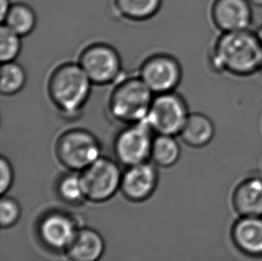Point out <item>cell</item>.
<instances>
[{
  "mask_svg": "<svg viewBox=\"0 0 262 261\" xmlns=\"http://www.w3.org/2000/svg\"><path fill=\"white\" fill-rule=\"evenodd\" d=\"M216 134L212 120L202 113H190L181 130V140L191 148H200L209 145Z\"/></svg>",
  "mask_w": 262,
  "mask_h": 261,
  "instance_id": "cell-16",
  "label": "cell"
},
{
  "mask_svg": "<svg viewBox=\"0 0 262 261\" xmlns=\"http://www.w3.org/2000/svg\"><path fill=\"white\" fill-rule=\"evenodd\" d=\"M155 94L140 76L119 80L108 98L110 115L123 124L146 120Z\"/></svg>",
  "mask_w": 262,
  "mask_h": 261,
  "instance_id": "cell-3",
  "label": "cell"
},
{
  "mask_svg": "<svg viewBox=\"0 0 262 261\" xmlns=\"http://www.w3.org/2000/svg\"><path fill=\"white\" fill-rule=\"evenodd\" d=\"M11 4L9 0H0V20L3 23L10 9Z\"/></svg>",
  "mask_w": 262,
  "mask_h": 261,
  "instance_id": "cell-25",
  "label": "cell"
},
{
  "mask_svg": "<svg viewBox=\"0 0 262 261\" xmlns=\"http://www.w3.org/2000/svg\"><path fill=\"white\" fill-rule=\"evenodd\" d=\"M26 83V73L16 62L2 63L0 68V92L4 96H13L21 92Z\"/></svg>",
  "mask_w": 262,
  "mask_h": 261,
  "instance_id": "cell-21",
  "label": "cell"
},
{
  "mask_svg": "<svg viewBox=\"0 0 262 261\" xmlns=\"http://www.w3.org/2000/svg\"><path fill=\"white\" fill-rule=\"evenodd\" d=\"M21 37L7 25L0 29V60L1 63L12 62L17 58L21 50Z\"/></svg>",
  "mask_w": 262,
  "mask_h": 261,
  "instance_id": "cell-22",
  "label": "cell"
},
{
  "mask_svg": "<svg viewBox=\"0 0 262 261\" xmlns=\"http://www.w3.org/2000/svg\"><path fill=\"white\" fill-rule=\"evenodd\" d=\"M87 201H110L120 190L123 172L113 159L100 157L81 172Z\"/></svg>",
  "mask_w": 262,
  "mask_h": 261,
  "instance_id": "cell-7",
  "label": "cell"
},
{
  "mask_svg": "<svg viewBox=\"0 0 262 261\" xmlns=\"http://www.w3.org/2000/svg\"><path fill=\"white\" fill-rule=\"evenodd\" d=\"M162 0H114V6L122 17L131 21H146L158 14Z\"/></svg>",
  "mask_w": 262,
  "mask_h": 261,
  "instance_id": "cell-18",
  "label": "cell"
},
{
  "mask_svg": "<svg viewBox=\"0 0 262 261\" xmlns=\"http://www.w3.org/2000/svg\"><path fill=\"white\" fill-rule=\"evenodd\" d=\"M252 7L249 0H214L210 16L221 33L245 31L253 21Z\"/></svg>",
  "mask_w": 262,
  "mask_h": 261,
  "instance_id": "cell-11",
  "label": "cell"
},
{
  "mask_svg": "<svg viewBox=\"0 0 262 261\" xmlns=\"http://www.w3.org/2000/svg\"><path fill=\"white\" fill-rule=\"evenodd\" d=\"M139 76L155 94L176 91L183 77L179 61L168 54L152 55L143 61Z\"/></svg>",
  "mask_w": 262,
  "mask_h": 261,
  "instance_id": "cell-9",
  "label": "cell"
},
{
  "mask_svg": "<svg viewBox=\"0 0 262 261\" xmlns=\"http://www.w3.org/2000/svg\"><path fill=\"white\" fill-rule=\"evenodd\" d=\"M92 82L77 63H63L54 69L48 80L50 101L66 115L78 114L89 99Z\"/></svg>",
  "mask_w": 262,
  "mask_h": 261,
  "instance_id": "cell-2",
  "label": "cell"
},
{
  "mask_svg": "<svg viewBox=\"0 0 262 261\" xmlns=\"http://www.w3.org/2000/svg\"><path fill=\"white\" fill-rule=\"evenodd\" d=\"M190 115L185 99L174 92L154 96L146 118L154 134L179 135Z\"/></svg>",
  "mask_w": 262,
  "mask_h": 261,
  "instance_id": "cell-5",
  "label": "cell"
},
{
  "mask_svg": "<svg viewBox=\"0 0 262 261\" xmlns=\"http://www.w3.org/2000/svg\"><path fill=\"white\" fill-rule=\"evenodd\" d=\"M55 151L64 167L77 173L101 157L99 140L90 130L82 128L70 129L61 134L56 142Z\"/></svg>",
  "mask_w": 262,
  "mask_h": 261,
  "instance_id": "cell-4",
  "label": "cell"
},
{
  "mask_svg": "<svg viewBox=\"0 0 262 261\" xmlns=\"http://www.w3.org/2000/svg\"><path fill=\"white\" fill-rule=\"evenodd\" d=\"M254 33H255L257 39H258L259 42L261 44L262 46V24L259 25L258 28L256 29L255 31H254Z\"/></svg>",
  "mask_w": 262,
  "mask_h": 261,
  "instance_id": "cell-26",
  "label": "cell"
},
{
  "mask_svg": "<svg viewBox=\"0 0 262 261\" xmlns=\"http://www.w3.org/2000/svg\"><path fill=\"white\" fill-rule=\"evenodd\" d=\"M259 71H261L262 72V55H261V59H260V69Z\"/></svg>",
  "mask_w": 262,
  "mask_h": 261,
  "instance_id": "cell-28",
  "label": "cell"
},
{
  "mask_svg": "<svg viewBox=\"0 0 262 261\" xmlns=\"http://www.w3.org/2000/svg\"><path fill=\"white\" fill-rule=\"evenodd\" d=\"M252 7H262V0H249Z\"/></svg>",
  "mask_w": 262,
  "mask_h": 261,
  "instance_id": "cell-27",
  "label": "cell"
},
{
  "mask_svg": "<svg viewBox=\"0 0 262 261\" xmlns=\"http://www.w3.org/2000/svg\"><path fill=\"white\" fill-rule=\"evenodd\" d=\"M156 165L149 161L127 166L122 176L120 190L132 202H143L151 197L159 183Z\"/></svg>",
  "mask_w": 262,
  "mask_h": 261,
  "instance_id": "cell-12",
  "label": "cell"
},
{
  "mask_svg": "<svg viewBox=\"0 0 262 261\" xmlns=\"http://www.w3.org/2000/svg\"><path fill=\"white\" fill-rule=\"evenodd\" d=\"M79 229L78 223L71 214L53 210L39 219L37 233L47 249L56 252H66Z\"/></svg>",
  "mask_w": 262,
  "mask_h": 261,
  "instance_id": "cell-10",
  "label": "cell"
},
{
  "mask_svg": "<svg viewBox=\"0 0 262 261\" xmlns=\"http://www.w3.org/2000/svg\"><path fill=\"white\" fill-rule=\"evenodd\" d=\"M154 132L146 120L127 124L115 139L114 151L118 161L131 166L150 159Z\"/></svg>",
  "mask_w": 262,
  "mask_h": 261,
  "instance_id": "cell-8",
  "label": "cell"
},
{
  "mask_svg": "<svg viewBox=\"0 0 262 261\" xmlns=\"http://www.w3.org/2000/svg\"><path fill=\"white\" fill-rule=\"evenodd\" d=\"M78 64L92 84L107 85L120 77L122 60L117 50L106 43L95 42L80 53Z\"/></svg>",
  "mask_w": 262,
  "mask_h": 261,
  "instance_id": "cell-6",
  "label": "cell"
},
{
  "mask_svg": "<svg viewBox=\"0 0 262 261\" xmlns=\"http://www.w3.org/2000/svg\"><path fill=\"white\" fill-rule=\"evenodd\" d=\"M57 192L66 204L79 206L87 201L81 173L72 172L64 175L57 181Z\"/></svg>",
  "mask_w": 262,
  "mask_h": 261,
  "instance_id": "cell-20",
  "label": "cell"
},
{
  "mask_svg": "<svg viewBox=\"0 0 262 261\" xmlns=\"http://www.w3.org/2000/svg\"><path fill=\"white\" fill-rule=\"evenodd\" d=\"M235 248L250 258H262V216H239L231 228Z\"/></svg>",
  "mask_w": 262,
  "mask_h": 261,
  "instance_id": "cell-13",
  "label": "cell"
},
{
  "mask_svg": "<svg viewBox=\"0 0 262 261\" xmlns=\"http://www.w3.org/2000/svg\"><path fill=\"white\" fill-rule=\"evenodd\" d=\"M181 148L176 136L156 134L153 139L150 159L160 167H171L180 159Z\"/></svg>",
  "mask_w": 262,
  "mask_h": 261,
  "instance_id": "cell-17",
  "label": "cell"
},
{
  "mask_svg": "<svg viewBox=\"0 0 262 261\" xmlns=\"http://www.w3.org/2000/svg\"><path fill=\"white\" fill-rule=\"evenodd\" d=\"M2 25H7L8 28L23 38L30 35L34 31L37 25V16L35 12L28 5L13 4Z\"/></svg>",
  "mask_w": 262,
  "mask_h": 261,
  "instance_id": "cell-19",
  "label": "cell"
},
{
  "mask_svg": "<svg viewBox=\"0 0 262 261\" xmlns=\"http://www.w3.org/2000/svg\"><path fill=\"white\" fill-rule=\"evenodd\" d=\"M14 170L10 161L5 157L0 159V193L4 195L9 191L14 182Z\"/></svg>",
  "mask_w": 262,
  "mask_h": 261,
  "instance_id": "cell-24",
  "label": "cell"
},
{
  "mask_svg": "<svg viewBox=\"0 0 262 261\" xmlns=\"http://www.w3.org/2000/svg\"><path fill=\"white\" fill-rule=\"evenodd\" d=\"M231 200L239 216H262V177L242 180L234 187Z\"/></svg>",
  "mask_w": 262,
  "mask_h": 261,
  "instance_id": "cell-14",
  "label": "cell"
},
{
  "mask_svg": "<svg viewBox=\"0 0 262 261\" xmlns=\"http://www.w3.org/2000/svg\"><path fill=\"white\" fill-rule=\"evenodd\" d=\"M21 209L16 200L3 197L0 201V226L4 229L10 228L19 221Z\"/></svg>",
  "mask_w": 262,
  "mask_h": 261,
  "instance_id": "cell-23",
  "label": "cell"
},
{
  "mask_svg": "<svg viewBox=\"0 0 262 261\" xmlns=\"http://www.w3.org/2000/svg\"><path fill=\"white\" fill-rule=\"evenodd\" d=\"M104 251L102 235L92 228L80 227L66 254L70 261H99Z\"/></svg>",
  "mask_w": 262,
  "mask_h": 261,
  "instance_id": "cell-15",
  "label": "cell"
},
{
  "mask_svg": "<svg viewBox=\"0 0 262 261\" xmlns=\"http://www.w3.org/2000/svg\"><path fill=\"white\" fill-rule=\"evenodd\" d=\"M262 46L250 30L224 32L209 52V64L216 73L247 77L259 72Z\"/></svg>",
  "mask_w": 262,
  "mask_h": 261,
  "instance_id": "cell-1",
  "label": "cell"
}]
</instances>
